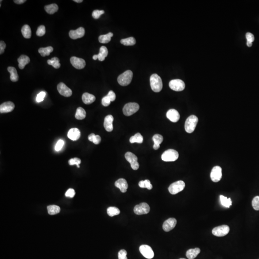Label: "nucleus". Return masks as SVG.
<instances>
[{
	"label": "nucleus",
	"instance_id": "nucleus-1",
	"mask_svg": "<svg viewBox=\"0 0 259 259\" xmlns=\"http://www.w3.org/2000/svg\"><path fill=\"white\" fill-rule=\"evenodd\" d=\"M150 86L154 92H159L163 88V83L161 77L157 74H153L150 76Z\"/></svg>",
	"mask_w": 259,
	"mask_h": 259
},
{
	"label": "nucleus",
	"instance_id": "nucleus-2",
	"mask_svg": "<svg viewBox=\"0 0 259 259\" xmlns=\"http://www.w3.org/2000/svg\"><path fill=\"white\" fill-rule=\"evenodd\" d=\"M198 122V118L195 115H191L187 119L185 124V130L189 134H191L195 130Z\"/></svg>",
	"mask_w": 259,
	"mask_h": 259
},
{
	"label": "nucleus",
	"instance_id": "nucleus-3",
	"mask_svg": "<svg viewBox=\"0 0 259 259\" xmlns=\"http://www.w3.org/2000/svg\"><path fill=\"white\" fill-rule=\"evenodd\" d=\"M133 73L131 70H127L121 74L117 79L118 83L121 86H127L131 83Z\"/></svg>",
	"mask_w": 259,
	"mask_h": 259
},
{
	"label": "nucleus",
	"instance_id": "nucleus-4",
	"mask_svg": "<svg viewBox=\"0 0 259 259\" xmlns=\"http://www.w3.org/2000/svg\"><path fill=\"white\" fill-rule=\"evenodd\" d=\"M179 154L176 150L169 149L165 151L161 156L162 160L165 162H173L177 160Z\"/></svg>",
	"mask_w": 259,
	"mask_h": 259
},
{
	"label": "nucleus",
	"instance_id": "nucleus-5",
	"mask_svg": "<svg viewBox=\"0 0 259 259\" xmlns=\"http://www.w3.org/2000/svg\"><path fill=\"white\" fill-rule=\"evenodd\" d=\"M140 108L138 104L136 103H128L126 104L123 108V113L126 116H131L138 112Z\"/></svg>",
	"mask_w": 259,
	"mask_h": 259
},
{
	"label": "nucleus",
	"instance_id": "nucleus-6",
	"mask_svg": "<svg viewBox=\"0 0 259 259\" xmlns=\"http://www.w3.org/2000/svg\"><path fill=\"white\" fill-rule=\"evenodd\" d=\"M185 187V182L182 181H179L172 184L169 187V191L171 194H177L183 190Z\"/></svg>",
	"mask_w": 259,
	"mask_h": 259
},
{
	"label": "nucleus",
	"instance_id": "nucleus-7",
	"mask_svg": "<svg viewBox=\"0 0 259 259\" xmlns=\"http://www.w3.org/2000/svg\"><path fill=\"white\" fill-rule=\"evenodd\" d=\"M126 159L130 163L131 168L132 169L136 170L139 168V164L138 163V158L134 154L130 152H128L125 154Z\"/></svg>",
	"mask_w": 259,
	"mask_h": 259
},
{
	"label": "nucleus",
	"instance_id": "nucleus-8",
	"mask_svg": "<svg viewBox=\"0 0 259 259\" xmlns=\"http://www.w3.org/2000/svg\"><path fill=\"white\" fill-rule=\"evenodd\" d=\"M230 230L229 227L227 225H222L215 227L212 230V234L216 237H222L226 236Z\"/></svg>",
	"mask_w": 259,
	"mask_h": 259
},
{
	"label": "nucleus",
	"instance_id": "nucleus-9",
	"mask_svg": "<svg viewBox=\"0 0 259 259\" xmlns=\"http://www.w3.org/2000/svg\"><path fill=\"white\" fill-rule=\"evenodd\" d=\"M169 86L175 91H181L185 89V84L181 79H174L170 81Z\"/></svg>",
	"mask_w": 259,
	"mask_h": 259
},
{
	"label": "nucleus",
	"instance_id": "nucleus-10",
	"mask_svg": "<svg viewBox=\"0 0 259 259\" xmlns=\"http://www.w3.org/2000/svg\"><path fill=\"white\" fill-rule=\"evenodd\" d=\"M149 205L146 203H142L136 205L134 208V212L137 215H142L148 214L150 212Z\"/></svg>",
	"mask_w": 259,
	"mask_h": 259
},
{
	"label": "nucleus",
	"instance_id": "nucleus-11",
	"mask_svg": "<svg viewBox=\"0 0 259 259\" xmlns=\"http://www.w3.org/2000/svg\"><path fill=\"white\" fill-rule=\"evenodd\" d=\"M222 176V169L220 166H215L212 169L211 172V179L213 182H217L220 181Z\"/></svg>",
	"mask_w": 259,
	"mask_h": 259
},
{
	"label": "nucleus",
	"instance_id": "nucleus-12",
	"mask_svg": "<svg viewBox=\"0 0 259 259\" xmlns=\"http://www.w3.org/2000/svg\"><path fill=\"white\" fill-rule=\"evenodd\" d=\"M141 253L147 259H152L154 257V253L151 247L147 245H142L139 248Z\"/></svg>",
	"mask_w": 259,
	"mask_h": 259
},
{
	"label": "nucleus",
	"instance_id": "nucleus-13",
	"mask_svg": "<svg viewBox=\"0 0 259 259\" xmlns=\"http://www.w3.org/2000/svg\"><path fill=\"white\" fill-rule=\"evenodd\" d=\"M57 90L60 94L65 97H70L73 94L72 90L63 83H60L58 85Z\"/></svg>",
	"mask_w": 259,
	"mask_h": 259
},
{
	"label": "nucleus",
	"instance_id": "nucleus-14",
	"mask_svg": "<svg viewBox=\"0 0 259 259\" xmlns=\"http://www.w3.org/2000/svg\"><path fill=\"white\" fill-rule=\"evenodd\" d=\"M70 62L74 67L77 69L84 68L86 65V63L84 59L76 57H72L70 59Z\"/></svg>",
	"mask_w": 259,
	"mask_h": 259
},
{
	"label": "nucleus",
	"instance_id": "nucleus-15",
	"mask_svg": "<svg viewBox=\"0 0 259 259\" xmlns=\"http://www.w3.org/2000/svg\"><path fill=\"white\" fill-rule=\"evenodd\" d=\"M85 30L83 27H80L76 30H71L70 31L69 35L70 38L73 40L82 38L85 35Z\"/></svg>",
	"mask_w": 259,
	"mask_h": 259
},
{
	"label": "nucleus",
	"instance_id": "nucleus-16",
	"mask_svg": "<svg viewBox=\"0 0 259 259\" xmlns=\"http://www.w3.org/2000/svg\"><path fill=\"white\" fill-rule=\"evenodd\" d=\"M177 220L174 218H170L166 220L163 225V229L166 232L171 231L175 227Z\"/></svg>",
	"mask_w": 259,
	"mask_h": 259
},
{
	"label": "nucleus",
	"instance_id": "nucleus-17",
	"mask_svg": "<svg viewBox=\"0 0 259 259\" xmlns=\"http://www.w3.org/2000/svg\"><path fill=\"white\" fill-rule=\"evenodd\" d=\"M14 107L15 105L12 102L7 101L3 103L0 106V112L1 113L10 112L14 109Z\"/></svg>",
	"mask_w": 259,
	"mask_h": 259
},
{
	"label": "nucleus",
	"instance_id": "nucleus-18",
	"mask_svg": "<svg viewBox=\"0 0 259 259\" xmlns=\"http://www.w3.org/2000/svg\"><path fill=\"white\" fill-rule=\"evenodd\" d=\"M166 117L173 123H177L180 119L179 112L175 109H170L166 113Z\"/></svg>",
	"mask_w": 259,
	"mask_h": 259
},
{
	"label": "nucleus",
	"instance_id": "nucleus-19",
	"mask_svg": "<svg viewBox=\"0 0 259 259\" xmlns=\"http://www.w3.org/2000/svg\"><path fill=\"white\" fill-rule=\"evenodd\" d=\"M113 120L114 118L112 115H109L105 117L104 122V127L107 131L111 132L112 131L113 129Z\"/></svg>",
	"mask_w": 259,
	"mask_h": 259
},
{
	"label": "nucleus",
	"instance_id": "nucleus-20",
	"mask_svg": "<svg viewBox=\"0 0 259 259\" xmlns=\"http://www.w3.org/2000/svg\"><path fill=\"white\" fill-rule=\"evenodd\" d=\"M115 186L118 188L120 189V192L123 193L127 192L128 188L127 181L124 179H120L117 180L116 182H115Z\"/></svg>",
	"mask_w": 259,
	"mask_h": 259
},
{
	"label": "nucleus",
	"instance_id": "nucleus-21",
	"mask_svg": "<svg viewBox=\"0 0 259 259\" xmlns=\"http://www.w3.org/2000/svg\"><path fill=\"white\" fill-rule=\"evenodd\" d=\"M68 137L73 141H77L80 137L81 132L77 128H72L69 131Z\"/></svg>",
	"mask_w": 259,
	"mask_h": 259
},
{
	"label": "nucleus",
	"instance_id": "nucleus-22",
	"mask_svg": "<svg viewBox=\"0 0 259 259\" xmlns=\"http://www.w3.org/2000/svg\"><path fill=\"white\" fill-rule=\"evenodd\" d=\"M82 98L83 102L86 105L93 103L96 101V97L95 96L92 94L88 93H84L82 95Z\"/></svg>",
	"mask_w": 259,
	"mask_h": 259
},
{
	"label": "nucleus",
	"instance_id": "nucleus-23",
	"mask_svg": "<svg viewBox=\"0 0 259 259\" xmlns=\"http://www.w3.org/2000/svg\"><path fill=\"white\" fill-rule=\"evenodd\" d=\"M30 58L27 55H22L18 59L17 61L19 63L18 67L20 69H23L25 65L30 62Z\"/></svg>",
	"mask_w": 259,
	"mask_h": 259
},
{
	"label": "nucleus",
	"instance_id": "nucleus-24",
	"mask_svg": "<svg viewBox=\"0 0 259 259\" xmlns=\"http://www.w3.org/2000/svg\"><path fill=\"white\" fill-rule=\"evenodd\" d=\"M153 140L154 142L153 148L154 150H158L160 147V145L163 141V137L159 134H156L153 137Z\"/></svg>",
	"mask_w": 259,
	"mask_h": 259
},
{
	"label": "nucleus",
	"instance_id": "nucleus-25",
	"mask_svg": "<svg viewBox=\"0 0 259 259\" xmlns=\"http://www.w3.org/2000/svg\"><path fill=\"white\" fill-rule=\"evenodd\" d=\"M200 251H201V250L198 248L191 249L187 250L186 255L189 259H194L200 253Z\"/></svg>",
	"mask_w": 259,
	"mask_h": 259
},
{
	"label": "nucleus",
	"instance_id": "nucleus-26",
	"mask_svg": "<svg viewBox=\"0 0 259 259\" xmlns=\"http://www.w3.org/2000/svg\"><path fill=\"white\" fill-rule=\"evenodd\" d=\"M7 71L11 74V76H10L11 80L12 82H17L18 80L19 77H18L16 69L13 67H8Z\"/></svg>",
	"mask_w": 259,
	"mask_h": 259
},
{
	"label": "nucleus",
	"instance_id": "nucleus-27",
	"mask_svg": "<svg viewBox=\"0 0 259 259\" xmlns=\"http://www.w3.org/2000/svg\"><path fill=\"white\" fill-rule=\"evenodd\" d=\"M21 33L25 39H30L31 36V29L28 25H25L21 29Z\"/></svg>",
	"mask_w": 259,
	"mask_h": 259
},
{
	"label": "nucleus",
	"instance_id": "nucleus-28",
	"mask_svg": "<svg viewBox=\"0 0 259 259\" xmlns=\"http://www.w3.org/2000/svg\"><path fill=\"white\" fill-rule=\"evenodd\" d=\"M113 34L112 32H109L108 34L106 35H101L98 38V40L99 42L101 43H108L110 42L111 40V38L112 37Z\"/></svg>",
	"mask_w": 259,
	"mask_h": 259
},
{
	"label": "nucleus",
	"instance_id": "nucleus-29",
	"mask_svg": "<svg viewBox=\"0 0 259 259\" xmlns=\"http://www.w3.org/2000/svg\"><path fill=\"white\" fill-rule=\"evenodd\" d=\"M108 55V50L105 46H102L99 50V53L98 54V60L103 61Z\"/></svg>",
	"mask_w": 259,
	"mask_h": 259
},
{
	"label": "nucleus",
	"instance_id": "nucleus-30",
	"mask_svg": "<svg viewBox=\"0 0 259 259\" xmlns=\"http://www.w3.org/2000/svg\"><path fill=\"white\" fill-rule=\"evenodd\" d=\"M86 113L84 109L81 107H79L76 109V113L75 115V117L76 119L79 120H82L85 119L86 117Z\"/></svg>",
	"mask_w": 259,
	"mask_h": 259
},
{
	"label": "nucleus",
	"instance_id": "nucleus-31",
	"mask_svg": "<svg viewBox=\"0 0 259 259\" xmlns=\"http://www.w3.org/2000/svg\"><path fill=\"white\" fill-rule=\"evenodd\" d=\"M44 9L47 13L50 14H52L57 12L59 8L58 6L56 4L53 3V4L45 6L44 7Z\"/></svg>",
	"mask_w": 259,
	"mask_h": 259
},
{
	"label": "nucleus",
	"instance_id": "nucleus-32",
	"mask_svg": "<svg viewBox=\"0 0 259 259\" xmlns=\"http://www.w3.org/2000/svg\"><path fill=\"white\" fill-rule=\"evenodd\" d=\"M53 51V48L51 46L46 48H40L39 50V52L41 56L45 57L49 56L50 53Z\"/></svg>",
	"mask_w": 259,
	"mask_h": 259
},
{
	"label": "nucleus",
	"instance_id": "nucleus-33",
	"mask_svg": "<svg viewBox=\"0 0 259 259\" xmlns=\"http://www.w3.org/2000/svg\"><path fill=\"white\" fill-rule=\"evenodd\" d=\"M48 212L50 215H54L60 213L61 208L56 205H51L47 207Z\"/></svg>",
	"mask_w": 259,
	"mask_h": 259
},
{
	"label": "nucleus",
	"instance_id": "nucleus-34",
	"mask_svg": "<svg viewBox=\"0 0 259 259\" xmlns=\"http://www.w3.org/2000/svg\"><path fill=\"white\" fill-rule=\"evenodd\" d=\"M130 142L133 143H142L143 142V137L140 133H137L134 136H132L130 139Z\"/></svg>",
	"mask_w": 259,
	"mask_h": 259
},
{
	"label": "nucleus",
	"instance_id": "nucleus-35",
	"mask_svg": "<svg viewBox=\"0 0 259 259\" xmlns=\"http://www.w3.org/2000/svg\"><path fill=\"white\" fill-rule=\"evenodd\" d=\"M47 63L49 65H51L55 69H59L61 66L60 60L57 57H53L51 60H48Z\"/></svg>",
	"mask_w": 259,
	"mask_h": 259
},
{
	"label": "nucleus",
	"instance_id": "nucleus-36",
	"mask_svg": "<svg viewBox=\"0 0 259 259\" xmlns=\"http://www.w3.org/2000/svg\"><path fill=\"white\" fill-rule=\"evenodd\" d=\"M88 139L90 142H92L95 145H98L101 141V138L99 135H96L94 134H91L89 135Z\"/></svg>",
	"mask_w": 259,
	"mask_h": 259
},
{
	"label": "nucleus",
	"instance_id": "nucleus-37",
	"mask_svg": "<svg viewBox=\"0 0 259 259\" xmlns=\"http://www.w3.org/2000/svg\"><path fill=\"white\" fill-rule=\"evenodd\" d=\"M120 43L125 46H133L136 43V40L133 37L122 39L120 40Z\"/></svg>",
	"mask_w": 259,
	"mask_h": 259
},
{
	"label": "nucleus",
	"instance_id": "nucleus-38",
	"mask_svg": "<svg viewBox=\"0 0 259 259\" xmlns=\"http://www.w3.org/2000/svg\"><path fill=\"white\" fill-rule=\"evenodd\" d=\"M221 203L222 205L227 208H229L230 206L232 205V201L230 198H227V197H225L223 195L220 196Z\"/></svg>",
	"mask_w": 259,
	"mask_h": 259
},
{
	"label": "nucleus",
	"instance_id": "nucleus-39",
	"mask_svg": "<svg viewBox=\"0 0 259 259\" xmlns=\"http://www.w3.org/2000/svg\"><path fill=\"white\" fill-rule=\"evenodd\" d=\"M107 213L109 216L112 217L115 215H119L120 213V210L117 207L112 206V207H109L107 209Z\"/></svg>",
	"mask_w": 259,
	"mask_h": 259
},
{
	"label": "nucleus",
	"instance_id": "nucleus-40",
	"mask_svg": "<svg viewBox=\"0 0 259 259\" xmlns=\"http://www.w3.org/2000/svg\"><path fill=\"white\" fill-rule=\"evenodd\" d=\"M139 186L142 188H147L148 190H151L153 188V186L151 184L150 181L148 180L140 181L139 182Z\"/></svg>",
	"mask_w": 259,
	"mask_h": 259
},
{
	"label": "nucleus",
	"instance_id": "nucleus-41",
	"mask_svg": "<svg viewBox=\"0 0 259 259\" xmlns=\"http://www.w3.org/2000/svg\"><path fill=\"white\" fill-rule=\"evenodd\" d=\"M68 163L70 165L73 166L75 165L77 166V168H79V165L81 163V160L79 158H74L70 159L69 160Z\"/></svg>",
	"mask_w": 259,
	"mask_h": 259
},
{
	"label": "nucleus",
	"instance_id": "nucleus-42",
	"mask_svg": "<svg viewBox=\"0 0 259 259\" xmlns=\"http://www.w3.org/2000/svg\"><path fill=\"white\" fill-rule=\"evenodd\" d=\"M45 27L44 25H40L38 27V29L36 32V35L39 36H42L45 34Z\"/></svg>",
	"mask_w": 259,
	"mask_h": 259
},
{
	"label": "nucleus",
	"instance_id": "nucleus-43",
	"mask_svg": "<svg viewBox=\"0 0 259 259\" xmlns=\"http://www.w3.org/2000/svg\"><path fill=\"white\" fill-rule=\"evenodd\" d=\"M252 205L254 209L259 210V196L255 197L252 201Z\"/></svg>",
	"mask_w": 259,
	"mask_h": 259
},
{
	"label": "nucleus",
	"instance_id": "nucleus-44",
	"mask_svg": "<svg viewBox=\"0 0 259 259\" xmlns=\"http://www.w3.org/2000/svg\"><path fill=\"white\" fill-rule=\"evenodd\" d=\"M104 12H105L103 10H94L93 13H92V17H93L94 19H98L100 17H101V16L102 14L104 13Z\"/></svg>",
	"mask_w": 259,
	"mask_h": 259
},
{
	"label": "nucleus",
	"instance_id": "nucleus-45",
	"mask_svg": "<svg viewBox=\"0 0 259 259\" xmlns=\"http://www.w3.org/2000/svg\"><path fill=\"white\" fill-rule=\"evenodd\" d=\"M127 254V251L125 249H121L118 253V258L119 259H128Z\"/></svg>",
	"mask_w": 259,
	"mask_h": 259
},
{
	"label": "nucleus",
	"instance_id": "nucleus-46",
	"mask_svg": "<svg viewBox=\"0 0 259 259\" xmlns=\"http://www.w3.org/2000/svg\"><path fill=\"white\" fill-rule=\"evenodd\" d=\"M111 101L108 96H106L103 97L102 99V104L104 107H108L109 106L111 103Z\"/></svg>",
	"mask_w": 259,
	"mask_h": 259
},
{
	"label": "nucleus",
	"instance_id": "nucleus-47",
	"mask_svg": "<svg viewBox=\"0 0 259 259\" xmlns=\"http://www.w3.org/2000/svg\"><path fill=\"white\" fill-rule=\"evenodd\" d=\"M46 93L45 92H41L38 94L36 97V101L38 102H42L44 100V97H45Z\"/></svg>",
	"mask_w": 259,
	"mask_h": 259
},
{
	"label": "nucleus",
	"instance_id": "nucleus-48",
	"mask_svg": "<svg viewBox=\"0 0 259 259\" xmlns=\"http://www.w3.org/2000/svg\"><path fill=\"white\" fill-rule=\"evenodd\" d=\"M64 142L63 140H59L55 146V149L56 151H59L62 149L63 146L64 145Z\"/></svg>",
	"mask_w": 259,
	"mask_h": 259
},
{
	"label": "nucleus",
	"instance_id": "nucleus-49",
	"mask_svg": "<svg viewBox=\"0 0 259 259\" xmlns=\"http://www.w3.org/2000/svg\"><path fill=\"white\" fill-rule=\"evenodd\" d=\"M75 194V191L73 189H69L65 193V196L67 197L73 198Z\"/></svg>",
	"mask_w": 259,
	"mask_h": 259
},
{
	"label": "nucleus",
	"instance_id": "nucleus-50",
	"mask_svg": "<svg viewBox=\"0 0 259 259\" xmlns=\"http://www.w3.org/2000/svg\"><path fill=\"white\" fill-rule=\"evenodd\" d=\"M246 38L247 39V41H249V42H252L253 43L254 40V36L253 34L249 32H248L246 34Z\"/></svg>",
	"mask_w": 259,
	"mask_h": 259
},
{
	"label": "nucleus",
	"instance_id": "nucleus-51",
	"mask_svg": "<svg viewBox=\"0 0 259 259\" xmlns=\"http://www.w3.org/2000/svg\"><path fill=\"white\" fill-rule=\"evenodd\" d=\"M107 96L109 97L111 101H114L116 99V95L113 91H109Z\"/></svg>",
	"mask_w": 259,
	"mask_h": 259
},
{
	"label": "nucleus",
	"instance_id": "nucleus-52",
	"mask_svg": "<svg viewBox=\"0 0 259 259\" xmlns=\"http://www.w3.org/2000/svg\"><path fill=\"white\" fill-rule=\"evenodd\" d=\"M6 44L3 41H1L0 42V54H2L5 51V49L6 48Z\"/></svg>",
	"mask_w": 259,
	"mask_h": 259
},
{
	"label": "nucleus",
	"instance_id": "nucleus-53",
	"mask_svg": "<svg viewBox=\"0 0 259 259\" xmlns=\"http://www.w3.org/2000/svg\"><path fill=\"white\" fill-rule=\"evenodd\" d=\"M13 2L15 3H17V4L20 5V4L24 3L25 2H26V1L25 0H14V1H13Z\"/></svg>",
	"mask_w": 259,
	"mask_h": 259
},
{
	"label": "nucleus",
	"instance_id": "nucleus-54",
	"mask_svg": "<svg viewBox=\"0 0 259 259\" xmlns=\"http://www.w3.org/2000/svg\"><path fill=\"white\" fill-rule=\"evenodd\" d=\"M247 45L248 46L250 47H251L252 46V45H253V43H252V42H249V41H247Z\"/></svg>",
	"mask_w": 259,
	"mask_h": 259
},
{
	"label": "nucleus",
	"instance_id": "nucleus-55",
	"mask_svg": "<svg viewBox=\"0 0 259 259\" xmlns=\"http://www.w3.org/2000/svg\"><path fill=\"white\" fill-rule=\"evenodd\" d=\"M98 58V54L97 55H94L93 56V60H97Z\"/></svg>",
	"mask_w": 259,
	"mask_h": 259
},
{
	"label": "nucleus",
	"instance_id": "nucleus-56",
	"mask_svg": "<svg viewBox=\"0 0 259 259\" xmlns=\"http://www.w3.org/2000/svg\"><path fill=\"white\" fill-rule=\"evenodd\" d=\"M74 2H77V3H80V2H83V0H74Z\"/></svg>",
	"mask_w": 259,
	"mask_h": 259
},
{
	"label": "nucleus",
	"instance_id": "nucleus-57",
	"mask_svg": "<svg viewBox=\"0 0 259 259\" xmlns=\"http://www.w3.org/2000/svg\"><path fill=\"white\" fill-rule=\"evenodd\" d=\"M184 259V258H181V259Z\"/></svg>",
	"mask_w": 259,
	"mask_h": 259
}]
</instances>
